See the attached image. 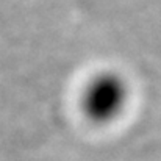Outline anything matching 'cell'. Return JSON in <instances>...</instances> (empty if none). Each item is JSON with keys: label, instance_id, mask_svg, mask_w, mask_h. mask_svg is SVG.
<instances>
[{"label": "cell", "instance_id": "1", "mask_svg": "<svg viewBox=\"0 0 161 161\" xmlns=\"http://www.w3.org/2000/svg\"><path fill=\"white\" fill-rule=\"evenodd\" d=\"M130 102V85L127 78L116 70L96 74L83 89L81 111L97 124H111L122 116Z\"/></svg>", "mask_w": 161, "mask_h": 161}]
</instances>
